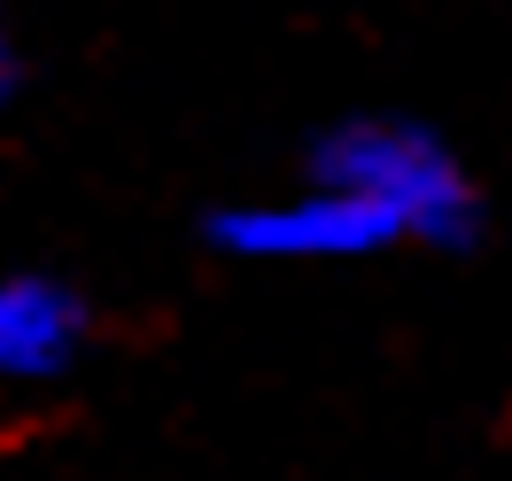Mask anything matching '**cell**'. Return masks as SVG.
<instances>
[{
    "label": "cell",
    "instance_id": "obj_2",
    "mask_svg": "<svg viewBox=\"0 0 512 481\" xmlns=\"http://www.w3.org/2000/svg\"><path fill=\"white\" fill-rule=\"evenodd\" d=\"M210 249L241 264H365L381 249H404V233L365 194L303 171L295 194H256V202L210 210Z\"/></svg>",
    "mask_w": 512,
    "mask_h": 481
},
{
    "label": "cell",
    "instance_id": "obj_3",
    "mask_svg": "<svg viewBox=\"0 0 512 481\" xmlns=\"http://www.w3.org/2000/svg\"><path fill=\"white\" fill-rule=\"evenodd\" d=\"M86 295L55 280V272H0V381L39 388L63 381L78 350H86Z\"/></svg>",
    "mask_w": 512,
    "mask_h": 481
},
{
    "label": "cell",
    "instance_id": "obj_4",
    "mask_svg": "<svg viewBox=\"0 0 512 481\" xmlns=\"http://www.w3.org/2000/svg\"><path fill=\"white\" fill-rule=\"evenodd\" d=\"M16 94V39H8V24H0V101Z\"/></svg>",
    "mask_w": 512,
    "mask_h": 481
},
{
    "label": "cell",
    "instance_id": "obj_1",
    "mask_svg": "<svg viewBox=\"0 0 512 481\" xmlns=\"http://www.w3.org/2000/svg\"><path fill=\"white\" fill-rule=\"evenodd\" d=\"M303 171L365 194V202L388 210L396 233L419 241V249H458V241H474V218H481L474 179H466V163L450 156V140H435V132L412 125V117H350V125L319 132Z\"/></svg>",
    "mask_w": 512,
    "mask_h": 481
}]
</instances>
